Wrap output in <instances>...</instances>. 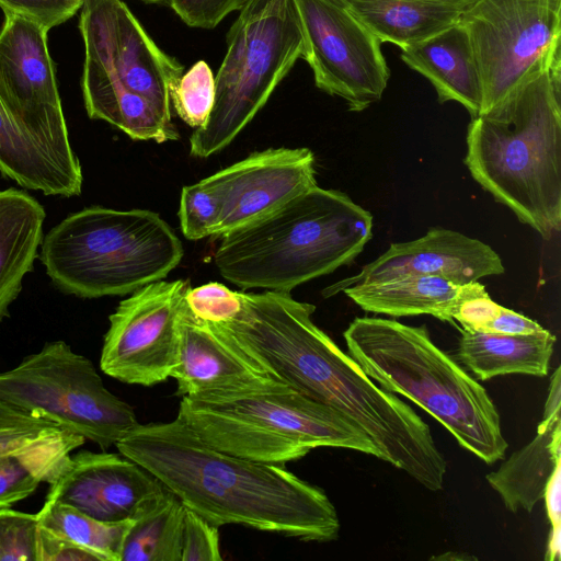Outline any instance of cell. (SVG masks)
Wrapping results in <instances>:
<instances>
[{
  "label": "cell",
  "instance_id": "27",
  "mask_svg": "<svg viewBox=\"0 0 561 561\" xmlns=\"http://www.w3.org/2000/svg\"><path fill=\"white\" fill-rule=\"evenodd\" d=\"M85 439L0 401V456L73 453Z\"/></svg>",
  "mask_w": 561,
  "mask_h": 561
},
{
  "label": "cell",
  "instance_id": "15",
  "mask_svg": "<svg viewBox=\"0 0 561 561\" xmlns=\"http://www.w3.org/2000/svg\"><path fill=\"white\" fill-rule=\"evenodd\" d=\"M314 162L308 148H271L218 171L224 209L216 236L261 220L316 186Z\"/></svg>",
  "mask_w": 561,
  "mask_h": 561
},
{
  "label": "cell",
  "instance_id": "32",
  "mask_svg": "<svg viewBox=\"0 0 561 561\" xmlns=\"http://www.w3.org/2000/svg\"><path fill=\"white\" fill-rule=\"evenodd\" d=\"M185 301L190 311L208 323H224L238 316L242 307L241 291L211 282L190 288Z\"/></svg>",
  "mask_w": 561,
  "mask_h": 561
},
{
  "label": "cell",
  "instance_id": "38",
  "mask_svg": "<svg viewBox=\"0 0 561 561\" xmlns=\"http://www.w3.org/2000/svg\"><path fill=\"white\" fill-rule=\"evenodd\" d=\"M536 321L502 306L499 314L486 325L483 332L504 335H528L542 331Z\"/></svg>",
  "mask_w": 561,
  "mask_h": 561
},
{
  "label": "cell",
  "instance_id": "31",
  "mask_svg": "<svg viewBox=\"0 0 561 561\" xmlns=\"http://www.w3.org/2000/svg\"><path fill=\"white\" fill-rule=\"evenodd\" d=\"M38 518L0 508V561H37Z\"/></svg>",
  "mask_w": 561,
  "mask_h": 561
},
{
  "label": "cell",
  "instance_id": "6",
  "mask_svg": "<svg viewBox=\"0 0 561 561\" xmlns=\"http://www.w3.org/2000/svg\"><path fill=\"white\" fill-rule=\"evenodd\" d=\"M38 257L60 291L100 298L164 278L181 262L183 245L157 213L94 205L44 234Z\"/></svg>",
  "mask_w": 561,
  "mask_h": 561
},
{
  "label": "cell",
  "instance_id": "42",
  "mask_svg": "<svg viewBox=\"0 0 561 561\" xmlns=\"http://www.w3.org/2000/svg\"><path fill=\"white\" fill-rule=\"evenodd\" d=\"M466 1H469V2H476L477 0H466Z\"/></svg>",
  "mask_w": 561,
  "mask_h": 561
},
{
  "label": "cell",
  "instance_id": "39",
  "mask_svg": "<svg viewBox=\"0 0 561 561\" xmlns=\"http://www.w3.org/2000/svg\"><path fill=\"white\" fill-rule=\"evenodd\" d=\"M543 500L551 526H561V465L550 477L545 489Z\"/></svg>",
  "mask_w": 561,
  "mask_h": 561
},
{
  "label": "cell",
  "instance_id": "7",
  "mask_svg": "<svg viewBox=\"0 0 561 561\" xmlns=\"http://www.w3.org/2000/svg\"><path fill=\"white\" fill-rule=\"evenodd\" d=\"M206 123L190 137V153L208 158L226 148L265 105L305 51L295 0H250L227 35Z\"/></svg>",
  "mask_w": 561,
  "mask_h": 561
},
{
  "label": "cell",
  "instance_id": "13",
  "mask_svg": "<svg viewBox=\"0 0 561 561\" xmlns=\"http://www.w3.org/2000/svg\"><path fill=\"white\" fill-rule=\"evenodd\" d=\"M192 396L309 450L346 448L381 458L370 438L344 415L274 378L249 388Z\"/></svg>",
  "mask_w": 561,
  "mask_h": 561
},
{
  "label": "cell",
  "instance_id": "29",
  "mask_svg": "<svg viewBox=\"0 0 561 561\" xmlns=\"http://www.w3.org/2000/svg\"><path fill=\"white\" fill-rule=\"evenodd\" d=\"M224 209V192L216 173L182 188L179 219L186 239L216 236Z\"/></svg>",
  "mask_w": 561,
  "mask_h": 561
},
{
  "label": "cell",
  "instance_id": "4",
  "mask_svg": "<svg viewBox=\"0 0 561 561\" xmlns=\"http://www.w3.org/2000/svg\"><path fill=\"white\" fill-rule=\"evenodd\" d=\"M343 336L348 355L381 388L416 403L486 465L503 459L508 444L492 399L433 343L425 325L363 317Z\"/></svg>",
  "mask_w": 561,
  "mask_h": 561
},
{
  "label": "cell",
  "instance_id": "25",
  "mask_svg": "<svg viewBox=\"0 0 561 561\" xmlns=\"http://www.w3.org/2000/svg\"><path fill=\"white\" fill-rule=\"evenodd\" d=\"M185 506L167 489L160 502L134 519L121 561H181Z\"/></svg>",
  "mask_w": 561,
  "mask_h": 561
},
{
  "label": "cell",
  "instance_id": "37",
  "mask_svg": "<svg viewBox=\"0 0 561 561\" xmlns=\"http://www.w3.org/2000/svg\"><path fill=\"white\" fill-rule=\"evenodd\" d=\"M37 561H102L95 552L38 527Z\"/></svg>",
  "mask_w": 561,
  "mask_h": 561
},
{
  "label": "cell",
  "instance_id": "16",
  "mask_svg": "<svg viewBox=\"0 0 561 561\" xmlns=\"http://www.w3.org/2000/svg\"><path fill=\"white\" fill-rule=\"evenodd\" d=\"M503 273L502 260L490 245L458 231L435 227L419 239L392 243L358 274L332 285L323 295L403 274L435 275L463 285Z\"/></svg>",
  "mask_w": 561,
  "mask_h": 561
},
{
  "label": "cell",
  "instance_id": "34",
  "mask_svg": "<svg viewBox=\"0 0 561 561\" xmlns=\"http://www.w3.org/2000/svg\"><path fill=\"white\" fill-rule=\"evenodd\" d=\"M501 309L502 306L491 299L482 284L478 280L471 282L462 285L453 311V320L462 330L483 332Z\"/></svg>",
  "mask_w": 561,
  "mask_h": 561
},
{
  "label": "cell",
  "instance_id": "14",
  "mask_svg": "<svg viewBox=\"0 0 561 561\" xmlns=\"http://www.w3.org/2000/svg\"><path fill=\"white\" fill-rule=\"evenodd\" d=\"M167 488L144 467L114 453L71 454L46 501L67 504L102 522L134 520L157 505Z\"/></svg>",
  "mask_w": 561,
  "mask_h": 561
},
{
  "label": "cell",
  "instance_id": "22",
  "mask_svg": "<svg viewBox=\"0 0 561 561\" xmlns=\"http://www.w3.org/2000/svg\"><path fill=\"white\" fill-rule=\"evenodd\" d=\"M462 285L435 275L403 274L344 288L363 310L391 317L428 314L455 324Z\"/></svg>",
  "mask_w": 561,
  "mask_h": 561
},
{
  "label": "cell",
  "instance_id": "40",
  "mask_svg": "<svg viewBox=\"0 0 561 561\" xmlns=\"http://www.w3.org/2000/svg\"><path fill=\"white\" fill-rule=\"evenodd\" d=\"M561 558V526H551L548 539L546 560L556 561Z\"/></svg>",
  "mask_w": 561,
  "mask_h": 561
},
{
  "label": "cell",
  "instance_id": "3",
  "mask_svg": "<svg viewBox=\"0 0 561 561\" xmlns=\"http://www.w3.org/2000/svg\"><path fill=\"white\" fill-rule=\"evenodd\" d=\"M373 236V216L318 185L267 217L221 236L214 262L242 289L290 293L350 264Z\"/></svg>",
  "mask_w": 561,
  "mask_h": 561
},
{
  "label": "cell",
  "instance_id": "19",
  "mask_svg": "<svg viewBox=\"0 0 561 561\" xmlns=\"http://www.w3.org/2000/svg\"><path fill=\"white\" fill-rule=\"evenodd\" d=\"M401 59L432 83L440 103L458 102L471 118L480 114V77L468 34L459 22L402 48Z\"/></svg>",
  "mask_w": 561,
  "mask_h": 561
},
{
  "label": "cell",
  "instance_id": "11",
  "mask_svg": "<svg viewBox=\"0 0 561 561\" xmlns=\"http://www.w3.org/2000/svg\"><path fill=\"white\" fill-rule=\"evenodd\" d=\"M295 2L316 85L353 112L378 102L390 76L378 38L337 0Z\"/></svg>",
  "mask_w": 561,
  "mask_h": 561
},
{
  "label": "cell",
  "instance_id": "5",
  "mask_svg": "<svg viewBox=\"0 0 561 561\" xmlns=\"http://www.w3.org/2000/svg\"><path fill=\"white\" fill-rule=\"evenodd\" d=\"M79 30L88 116L134 140H178L171 96L184 67L158 47L122 0H83Z\"/></svg>",
  "mask_w": 561,
  "mask_h": 561
},
{
  "label": "cell",
  "instance_id": "10",
  "mask_svg": "<svg viewBox=\"0 0 561 561\" xmlns=\"http://www.w3.org/2000/svg\"><path fill=\"white\" fill-rule=\"evenodd\" d=\"M47 33L27 18L4 14L0 31V88L21 127L70 179L82 184V168L70 144Z\"/></svg>",
  "mask_w": 561,
  "mask_h": 561
},
{
  "label": "cell",
  "instance_id": "36",
  "mask_svg": "<svg viewBox=\"0 0 561 561\" xmlns=\"http://www.w3.org/2000/svg\"><path fill=\"white\" fill-rule=\"evenodd\" d=\"M250 0H165L191 27L214 28L228 14L240 11Z\"/></svg>",
  "mask_w": 561,
  "mask_h": 561
},
{
  "label": "cell",
  "instance_id": "24",
  "mask_svg": "<svg viewBox=\"0 0 561 561\" xmlns=\"http://www.w3.org/2000/svg\"><path fill=\"white\" fill-rule=\"evenodd\" d=\"M0 172L26 190L47 196L72 197L82 184L70 179L18 123L0 88Z\"/></svg>",
  "mask_w": 561,
  "mask_h": 561
},
{
  "label": "cell",
  "instance_id": "9",
  "mask_svg": "<svg viewBox=\"0 0 561 561\" xmlns=\"http://www.w3.org/2000/svg\"><path fill=\"white\" fill-rule=\"evenodd\" d=\"M458 22L480 77V113L561 61V0H477Z\"/></svg>",
  "mask_w": 561,
  "mask_h": 561
},
{
  "label": "cell",
  "instance_id": "20",
  "mask_svg": "<svg viewBox=\"0 0 561 561\" xmlns=\"http://www.w3.org/2000/svg\"><path fill=\"white\" fill-rule=\"evenodd\" d=\"M46 213L24 190H0V322L33 271L44 237Z\"/></svg>",
  "mask_w": 561,
  "mask_h": 561
},
{
  "label": "cell",
  "instance_id": "23",
  "mask_svg": "<svg viewBox=\"0 0 561 561\" xmlns=\"http://www.w3.org/2000/svg\"><path fill=\"white\" fill-rule=\"evenodd\" d=\"M556 336L548 330L528 335H504L461 329L456 357L479 380L525 374L545 377Z\"/></svg>",
  "mask_w": 561,
  "mask_h": 561
},
{
  "label": "cell",
  "instance_id": "26",
  "mask_svg": "<svg viewBox=\"0 0 561 561\" xmlns=\"http://www.w3.org/2000/svg\"><path fill=\"white\" fill-rule=\"evenodd\" d=\"M36 515L41 527L95 552L102 561H121L125 535L133 522H102L54 501H45Z\"/></svg>",
  "mask_w": 561,
  "mask_h": 561
},
{
  "label": "cell",
  "instance_id": "41",
  "mask_svg": "<svg viewBox=\"0 0 561 561\" xmlns=\"http://www.w3.org/2000/svg\"><path fill=\"white\" fill-rule=\"evenodd\" d=\"M144 1L152 2V3H161V2H165V0H144Z\"/></svg>",
  "mask_w": 561,
  "mask_h": 561
},
{
  "label": "cell",
  "instance_id": "30",
  "mask_svg": "<svg viewBox=\"0 0 561 561\" xmlns=\"http://www.w3.org/2000/svg\"><path fill=\"white\" fill-rule=\"evenodd\" d=\"M215 77L204 60L195 62L182 75L174 89L171 103L178 116L193 128L202 127L213 108Z\"/></svg>",
  "mask_w": 561,
  "mask_h": 561
},
{
  "label": "cell",
  "instance_id": "28",
  "mask_svg": "<svg viewBox=\"0 0 561 561\" xmlns=\"http://www.w3.org/2000/svg\"><path fill=\"white\" fill-rule=\"evenodd\" d=\"M71 454L46 451L0 456V508L11 507L28 497L42 482L51 483Z\"/></svg>",
  "mask_w": 561,
  "mask_h": 561
},
{
  "label": "cell",
  "instance_id": "12",
  "mask_svg": "<svg viewBox=\"0 0 561 561\" xmlns=\"http://www.w3.org/2000/svg\"><path fill=\"white\" fill-rule=\"evenodd\" d=\"M188 280H157L133 291L110 316L100 357L102 371L119 381L153 386L178 364L179 321Z\"/></svg>",
  "mask_w": 561,
  "mask_h": 561
},
{
  "label": "cell",
  "instance_id": "2",
  "mask_svg": "<svg viewBox=\"0 0 561 561\" xmlns=\"http://www.w3.org/2000/svg\"><path fill=\"white\" fill-rule=\"evenodd\" d=\"M560 61L471 118L465 164L496 202L549 239L561 228Z\"/></svg>",
  "mask_w": 561,
  "mask_h": 561
},
{
  "label": "cell",
  "instance_id": "21",
  "mask_svg": "<svg viewBox=\"0 0 561 561\" xmlns=\"http://www.w3.org/2000/svg\"><path fill=\"white\" fill-rule=\"evenodd\" d=\"M380 43L400 49L417 44L457 23L474 2L466 0H337Z\"/></svg>",
  "mask_w": 561,
  "mask_h": 561
},
{
  "label": "cell",
  "instance_id": "17",
  "mask_svg": "<svg viewBox=\"0 0 561 561\" xmlns=\"http://www.w3.org/2000/svg\"><path fill=\"white\" fill-rule=\"evenodd\" d=\"M178 364L171 373L178 396L253 387L268 378L261 367L185 306L179 321Z\"/></svg>",
  "mask_w": 561,
  "mask_h": 561
},
{
  "label": "cell",
  "instance_id": "33",
  "mask_svg": "<svg viewBox=\"0 0 561 561\" xmlns=\"http://www.w3.org/2000/svg\"><path fill=\"white\" fill-rule=\"evenodd\" d=\"M221 560L218 527L185 506L181 561Z\"/></svg>",
  "mask_w": 561,
  "mask_h": 561
},
{
  "label": "cell",
  "instance_id": "35",
  "mask_svg": "<svg viewBox=\"0 0 561 561\" xmlns=\"http://www.w3.org/2000/svg\"><path fill=\"white\" fill-rule=\"evenodd\" d=\"M82 3L83 0H0L4 14L27 18L47 32L72 18Z\"/></svg>",
  "mask_w": 561,
  "mask_h": 561
},
{
  "label": "cell",
  "instance_id": "1",
  "mask_svg": "<svg viewBox=\"0 0 561 561\" xmlns=\"http://www.w3.org/2000/svg\"><path fill=\"white\" fill-rule=\"evenodd\" d=\"M115 446L217 527L238 524L318 542L339 536L336 510L322 489L283 465L217 450L178 416L139 423Z\"/></svg>",
  "mask_w": 561,
  "mask_h": 561
},
{
  "label": "cell",
  "instance_id": "8",
  "mask_svg": "<svg viewBox=\"0 0 561 561\" xmlns=\"http://www.w3.org/2000/svg\"><path fill=\"white\" fill-rule=\"evenodd\" d=\"M0 401L103 450L139 424L134 409L105 387L93 363L61 340L1 371Z\"/></svg>",
  "mask_w": 561,
  "mask_h": 561
},
{
  "label": "cell",
  "instance_id": "18",
  "mask_svg": "<svg viewBox=\"0 0 561 561\" xmlns=\"http://www.w3.org/2000/svg\"><path fill=\"white\" fill-rule=\"evenodd\" d=\"M561 375L552 374L543 415L536 437L513 453L502 466L486 476L489 484L500 494L505 507L517 513L531 512L543 499L546 485L561 465Z\"/></svg>",
  "mask_w": 561,
  "mask_h": 561
}]
</instances>
